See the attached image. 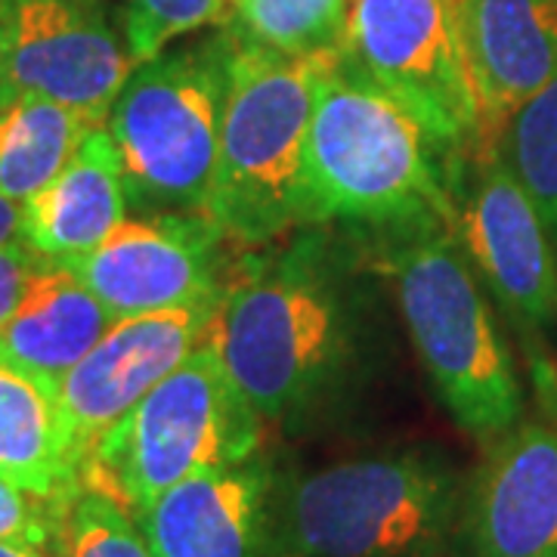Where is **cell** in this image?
I'll return each mask as SVG.
<instances>
[{
	"label": "cell",
	"mask_w": 557,
	"mask_h": 557,
	"mask_svg": "<svg viewBox=\"0 0 557 557\" xmlns=\"http://www.w3.org/2000/svg\"><path fill=\"white\" fill-rule=\"evenodd\" d=\"M366 300L350 258L304 233L255 263L223 295L214 344L263 418L292 424L319 409L359 362Z\"/></svg>",
	"instance_id": "cell-1"
},
{
	"label": "cell",
	"mask_w": 557,
	"mask_h": 557,
	"mask_svg": "<svg viewBox=\"0 0 557 557\" xmlns=\"http://www.w3.org/2000/svg\"><path fill=\"white\" fill-rule=\"evenodd\" d=\"M453 161L397 97L335 53L304 149V223L403 230L453 220Z\"/></svg>",
	"instance_id": "cell-2"
},
{
	"label": "cell",
	"mask_w": 557,
	"mask_h": 557,
	"mask_svg": "<svg viewBox=\"0 0 557 557\" xmlns=\"http://www.w3.org/2000/svg\"><path fill=\"white\" fill-rule=\"evenodd\" d=\"M465 478L437 449H387L273 480L270 557H458Z\"/></svg>",
	"instance_id": "cell-3"
},
{
	"label": "cell",
	"mask_w": 557,
	"mask_h": 557,
	"mask_svg": "<svg viewBox=\"0 0 557 557\" xmlns=\"http://www.w3.org/2000/svg\"><path fill=\"white\" fill-rule=\"evenodd\" d=\"M406 335L440 406L483 446L515 428L530 399L490 295L449 223L391 230L379 251Z\"/></svg>",
	"instance_id": "cell-4"
},
{
	"label": "cell",
	"mask_w": 557,
	"mask_h": 557,
	"mask_svg": "<svg viewBox=\"0 0 557 557\" xmlns=\"http://www.w3.org/2000/svg\"><path fill=\"white\" fill-rule=\"evenodd\" d=\"M332 57H285L230 28L208 205V220L226 239L263 245L304 223V149L319 78Z\"/></svg>",
	"instance_id": "cell-5"
},
{
	"label": "cell",
	"mask_w": 557,
	"mask_h": 557,
	"mask_svg": "<svg viewBox=\"0 0 557 557\" xmlns=\"http://www.w3.org/2000/svg\"><path fill=\"white\" fill-rule=\"evenodd\" d=\"M230 28L134 65L106 131L139 214H205L211 205Z\"/></svg>",
	"instance_id": "cell-6"
},
{
	"label": "cell",
	"mask_w": 557,
	"mask_h": 557,
	"mask_svg": "<svg viewBox=\"0 0 557 557\" xmlns=\"http://www.w3.org/2000/svg\"><path fill=\"white\" fill-rule=\"evenodd\" d=\"M263 418L233 381L214 332L97 443L87 486L137 508L186 478L260 456Z\"/></svg>",
	"instance_id": "cell-7"
},
{
	"label": "cell",
	"mask_w": 557,
	"mask_h": 557,
	"mask_svg": "<svg viewBox=\"0 0 557 557\" xmlns=\"http://www.w3.org/2000/svg\"><path fill=\"white\" fill-rule=\"evenodd\" d=\"M341 53L418 115L449 159L483 152L456 0H350Z\"/></svg>",
	"instance_id": "cell-8"
},
{
	"label": "cell",
	"mask_w": 557,
	"mask_h": 557,
	"mask_svg": "<svg viewBox=\"0 0 557 557\" xmlns=\"http://www.w3.org/2000/svg\"><path fill=\"white\" fill-rule=\"evenodd\" d=\"M449 230L486 295L527 335L557 329V248L496 149L458 168Z\"/></svg>",
	"instance_id": "cell-9"
},
{
	"label": "cell",
	"mask_w": 557,
	"mask_h": 557,
	"mask_svg": "<svg viewBox=\"0 0 557 557\" xmlns=\"http://www.w3.org/2000/svg\"><path fill=\"white\" fill-rule=\"evenodd\" d=\"M458 557H557V375L542 362L533 406L465 478Z\"/></svg>",
	"instance_id": "cell-10"
},
{
	"label": "cell",
	"mask_w": 557,
	"mask_h": 557,
	"mask_svg": "<svg viewBox=\"0 0 557 557\" xmlns=\"http://www.w3.org/2000/svg\"><path fill=\"white\" fill-rule=\"evenodd\" d=\"M131 72L100 0H10L0 13V102L40 97L106 124Z\"/></svg>",
	"instance_id": "cell-11"
},
{
	"label": "cell",
	"mask_w": 557,
	"mask_h": 557,
	"mask_svg": "<svg viewBox=\"0 0 557 557\" xmlns=\"http://www.w3.org/2000/svg\"><path fill=\"white\" fill-rule=\"evenodd\" d=\"M226 236L205 214H137L72 263L115 319L220 304Z\"/></svg>",
	"instance_id": "cell-12"
},
{
	"label": "cell",
	"mask_w": 557,
	"mask_h": 557,
	"mask_svg": "<svg viewBox=\"0 0 557 557\" xmlns=\"http://www.w3.org/2000/svg\"><path fill=\"white\" fill-rule=\"evenodd\" d=\"M220 304L115 319L94 350L62 375L57 397L69 434L84 458V478L97 443L211 338Z\"/></svg>",
	"instance_id": "cell-13"
},
{
	"label": "cell",
	"mask_w": 557,
	"mask_h": 557,
	"mask_svg": "<svg viewBox=\"0 0 557 557\" xmlns=\"http://www.w3.org/2000/svg\"><path fill=\"white\" fill-rule=\"evenodd\" d=\"M276 468L263 456L205 471L131 508L152 557H270Z\"/></svg>",
	"instance_id": "cell-14"
},
{
	"label": "cell",
	"mask_w": 557,
	"mask_h": 557,
	"mask_svg": "<svg viewBox=\"0 0 557 557\" xmlns=\"http://www.w3.org/2000/svg\"><path fill=\"white\" fill-rule=\"evenodd\" d=\"M458 38L480 112L483 149L557 78V0H456Z\"/></svg>",
	"instance_id": "cell-15"
},
{
	"label": "cell",
	"mask_w": 557,
	"mask_h": 557,
	"mask_svg": "<svg viewBox=\"0 0 557 557\" xmlns=\"http://www.w3.org/2000/svg\"><path fill=\"white\" fill-rule=\"evenodd\" d=\"M127 214L119 149L106 124H97L60 174L22 205V242L44 260L72 267L100 248Z\"/></svg>",
	"instance_id": "cell-16"
},
{
	"label": "cell",
	"mask_w": 557,
	"mask_h": 557,
	"mask_svg": "<svg viewBox=\"0 0 557 557\" xmlns=\"http://www.w3.org/2000/svg\"><path fill=\"white\" fill-rule=\"evenodd\" d=\"M112 322L115 317L75 270L47 263L28 285L16 313L0 329V362L57 387Z\"/></svg>",
	"instance_id": "cell-17"
},
{
	"label": "cell",
	"mask_w": 557,
	"mask_h": 557,
	"mask_svg": "<svg viewBox=\"0 0 557 557\" xmlns=\"http://www.w3.org/2000/svg\"><path fill=\"white\" fill-rule=\"evenodd\" d=\"M0 480L47 498L87 486L84 458L62 418L57 387L0 362Z\"/></svg>",
	"instance_id": "cell-18"
},
{
	"label": "cell",
	"mask_w": 557,
	"mask_h": 557,
	"mask_svg": "<svg viewBox=\"0 0 557 557\" xmlns=\"http://www.w3.org/2000/svg\"><path fill=\"white\" fill-rule=\"evenodd\" d=\"M90 127L97 124L40 97L0 102V193L20 205L38 196L78 152Z\"/></svg>",
	"instance_id": "cell-19"
},
{
	"label": "cell",
	"mask_w": 557,
	"mask_h": 557,
	"mask_svg": "<svg viewBox=\"0 0 557 557\" xmlns=\"http://www.w3.org/2000/svg\"><path fill=\"white\" fill-rule=\"evenodd\" d=\"M350 0H239L230 28L285 57L341 53Z\"/></svg>",
	"instance_id": "cell-20"
},
{
	"label": "cell",
	"mask_w": 557,
	"mask_h": 557,
	"mask_svg": "<svg viewBox=\"0 0 557 557\" xmlns=\"http://www.w3.org/2000/svg\"><path fill=\"white\" fill-rule=\"evenodd\" d=\"M493 149L533 199L557 248V78L505 121Z\"/></svg>",
	"instance_id": "cell-21"
},
{
	"label": "cell",
	"mask_w": 557,
	"mask_h": 557,
	"mask_svg": "<svg viewBox=\"0 0 557 557\" xmlns=\"http://www.w3.org/2000/svg\"><path fill=\"white\" fill-rule=\"evenodd\" d=\"M233 22L230 0H121V38L134 65L164 53L174 40Z\"/></svg>",
	"instance_id": "cell-22"
},
{
	"label": "cell",
	"mask_w": 557,
	"mask_h": 557,
	"mask_svg": "<svg viewBox=\"0 0 557 557\" xmlns=\"http://www.w3.org/2000/svg\"><path fill=\"white\" fill-rule=\"evenodd\" d=\"M62 557H152L131 508L112 493L84 486L69 505Z\"/></svg>",
	"instance_id": "cell-23"
},
{
	"label": "cell",
	"mask_w": 557,
	"mask_h": 557,
	"mask_svg": "<svg viewBox=\"0 0 557 557\" xmlns=\"http://www.w3.org/2000/svg\"><path fill=\"white\" fill-rule=\"evenodd\" d=\"M72 498H47L0 480V542L25 545L50 557H62L65 518Z\"/></svg>",
	"instance_id": "cell-24"
},
{
	"label": "cell",
	"mask_w": 557,
	"mask_h": 557,
	"mask_svg": "<svg viewBox=\"0 0 557 557\" xmlns=\"http://www.w3.org/2000/svg\"><path fill=\"white\" fill-rule=\"evenodd\" d=\"M47 263L50 260L35 255L25 242L0 248V329L7 325V319L16 313L28 285L35 282V276Z\"/></svg>",
	"instance_id": "cell-25"
},
{
	"label": "cell",
	"mask_w": 557,
	"mask_h": 557,
	"mask_svg": "<svg viewBox=\"0 0 557 557\" xmlns=\"http://www.w3.org/2000/svg\"><path fill=\"white\" fill-rule=\"evenodd\" d=\"M22 242V205L0 193V248Z\"/></svg>",
	"instance_id": "cell-26"
},
{
	"label": "cell",
	"mask_w": 557,
	"mask_h": 557,
	"mask_svg": "<svg viewBox=\"0 0 557 557\" xmlns=\"http://www.w3.org/2000/svg\"><path fill=\"white\" fill-rule=\"evenodd\" d=\"M0 557H50L35 548H25V545H13V542H0Z\"/></svg>",
	"instance_id": "cell-27"
},
{
	"label": "cell",
	"mask_w": 557,
	"mask_h": 557,
	"mask_svg": "<svg viewBox=\"0 0 557 557\" xmlns=\"http://www.w3.org/2000/svg\"><path fill=\"white\" fill-rule=\"evenodd\" d=\"M7 3H10V0H0V13H3V7H7Z\"/></svg>",
	"instance_id": "cell-28"
},
{
	"label": "cell",
	"mask_w": 557,
	"mask_h": 557,
	"mask_svg": "<svg viewBox=\"0 0 557 557\" xmlns=\"http://www.w3.org/2000/svg\"><path fill=\"white\" fill-rule=\"evenodd\" d=\"M236 3H239V0H230V7H236Z\"/></svg>",
	"instance_id": "cell-29"
}]
</instances>
